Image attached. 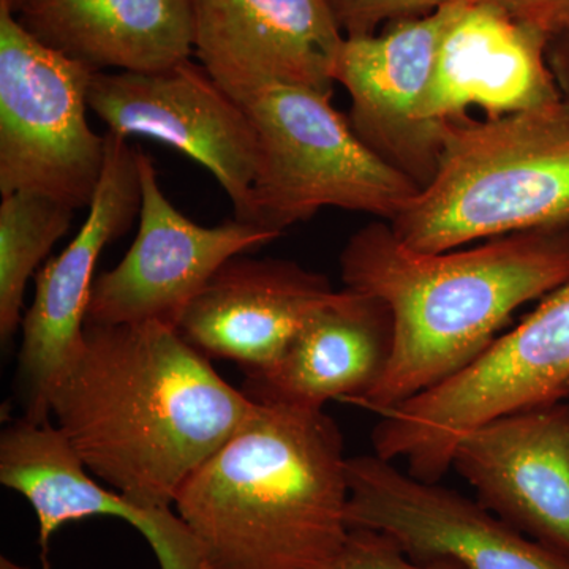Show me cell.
Listing matches in <instances>:
<instances>
[{
  "instance_id": "6da1fadb",
  "label": "cell",
  "mask_w": 569,
  "mask_h": 569,
  "mask_svg": "<svg viewBox=\"0 0 569 569\" xmlns=\"http://www.w3.org/2000/svg\"><path fill=\"white\" fill-rule=\"evenodd\" d=\"M257 402L162 323L84 325L50 415L86 468L134 503L174 508Z\"/></svg>"
},
{
  "instance_id": "7a4b0ae2",
  "label": "cell",
  "mask_w": 569,
  "mask_h": 569,
  "mask_svg": "<svg viewBox=\"0 0 569 569\" xmlns=\"http://www.w3.org/2000/svg\"><path fill=\"white\" fill-rule=\"evenodd\" d=\"M340 269L346 288L380 299L395 323L387 372L353 403L381 417L473 365L519 307L569 282V223L422 253L377 220L348 239Z\"/></svg>"
},
{
  "instance_id": "3957f363",
  "label": "cell",
  "mask_w": 569,
  "mask_h": 569,
  "mask_svg": "<svg viewBox=\"0 0 569 569\" xmlns=\"http://www.w3.org/2000/svg\"><path fill=\"white\" fill-rule=\"evenodd\" d=\"M343 437L325 410L257 403L174 501L204 569H329L346 545Z\"/></svg>"
},
{
  "instance_id": "277c9868",
  "label": "cell",
  "mask_w": 569,
  "mask_h": 569,
  "mask_svg": "<svg viewBox=\"0 0 569 569\" xmlns=\"http://www.w3.org/2000/svg\"><path fill=\"white\" fill-rule=\"evenodd\" d=\"M388 223L422 253L569 223L568 104L448 122L436 176Z\"/></svg>"
},
{
  "instance_id": "5b68a950",
  "label": "cell",
  "mask_w": 569,
  "mask_h": 569,
  "mask_svg": "<svg viewBox=\"0 0 569 569\" xmlns=\"http://www.w3.org/2000/svg\"><path fill=\"white\" fill-rule=\"evenodd\" d=\"M244 107L258 137L249 223L283 234L323 208L391 222L417 197V183L359 140L331 97L272 84Z\"/></svg>"
},
{
  "instance_id": "8992f818",
  "label": "cell",
  "mask_w": 569,
  "mask_h": 569,
  "mask_svg": "<svg viewBox=\"0 0 569 569\" xmlns=\"http://www.w3.org/2000/svg\"><path fill=\"white\" fill-rule=\"evenodd\" d=\"M569 389V282L526 320L497 337L458 376L381 415L373 451L403 459L408 473L438 482L452 466L456 441L479 425L567 399Z\"/></svg>"
},
{
  "instance_id": "52a82bcc",
  "label": "cell",
  "mask_w": 569,
  "mask_h": 569,
  "mask_svg": "<svg viewBox=\"0 0 569 569\" xmlns=\"http://www.w3.org/2000/svg\"><path fill=\"white\" fill-rule=\"evenodd\" d=\"M97 71L52 50L0 9V193L28 190L89 208L107 162V134L88 121Z\"/></svg>"
},
{
  "instance_id": "ba28073f",
  "label": "cell",
  "mask_w": 569,
  "mask_h": 569,
  "mask_svg": "<svg viewBox=\"0 0 569 569\" xmlns=\"http://www.w3.org/2000/svg\"><path fill=\"white\" fill-rule=\"evenodd\" d=\"M89 110L107 123L108 132L164 142L200 163L230 198L234 219L249 223L257 130L244 104L201 63L187 59L148 73L97 71Z\"/></svg>"
},
{
  "instance_id": "9c48e42d",
  "label": "cell",
  "mask_w": 569,
  "mask_h": 569,
  "mask_svg": "<svg viewBox=\"0 0 569 569\" xmlns=\"http://www.w3.org/2000/svg\"><path fill=\"white\" fill-rule=\"evenodd\" d=\"M140 224L126 257L93 280L86 323H162L178 329L187 307L228 260L269 244L280 233L228 220L194 223L163 193L151 157L138 152Z\"/></svg>"
},
{
  "instance_id": "30bf717a",
  "label": "cell",
  "mask_w": 569,
  "mask_h": 569,
  "mask_svg": "<svg viewBox=\"0 0 569 569\" xmlns=\"http://www.w3.org/2000/svg\"><path fill=\"white\" fill-rule=\"evenodd\" d=\"M138 152L127 138L107 133V162L84 223L37 272L36 296L22 317L17 377L24 418L33 422L51 418L52 389L80 353L100 254L140 217Z\"/></svg>"
},
{
  "instance_id": "8fae6325",
  "label": "cell",
  "mask_w": 569,
  "mask_h": 569,
  "mask_svg": "<svg viewBox=\"0 0 569 569\" xmlns=\"http://www.w3.org/2000/svg\"><path fill=\"white\" fill-rule=\"evenodd\" d=\"M350 529L387 533L411 560L466 569H569V561L520 533L479 501L402 473L377 455L347 460Z\"/></svg>"
},
{
  "instance_id": "7c38bea8",
  "label": "cell",
  "mask_w": 569,
  "mask_h": 569,
  "mask_svg": "<svg viewBox=\"0 0 569 569\" xmlns=\"http://www.w3.org/2000/svg\"><path fill=\"white\" fill-rule=\"evenodd\" d=\"M456 3L380 33L346 37L332 67L335 82L350 96L348 122L359 140L419 190L437 173L445 130L421 121L419 107Z\"/></svg>"
},
{
  "instance_id": "4fadbf2b",
  "label": "cell",
  "mask_w": 569,
  "mask_h": 569,
  "mask_svg": "<svg viewBox=\"0 0 569 569\" xmlns=\"http://www.w3.org/2000/svg\"><path fill=\"white\" fill-rule=\"evenodd\" d=\"M193 51L246 104L272 84L332 97L343 36L328 0H192Z\"/></svg>"
},
{
  "instance_id": "5bb4252c",
  "label": "cell",
  "mask_w": 569,
  "mask_h": 569,
  "mask_svg": "<svg viewBox=\"0 0 569 569\" xmlns=\"http://www.w3.org/2000/svg\"><path fill=\"white\" fill-rule=\"evenodd\" d=\"M479 503L569 561V400L515 411L456 441L452 466Z\"/></svg>"
},
{
  "instance_id": "9a60e30c",
  "label": "cell",
  "mask_w": 569,
  "mask_h": 569,
  "mask_svg": "<svg viewBox=\"0 0 569 569\" xmlns=\"http://www.w3.org/2000/svg\"><path fill=\"white\" fill-rule=\"evenodd\" d=\"M549 36L486 0H458L436 56L419 118L443 130L470 108L485 119L560 103Z\"/></svg>"
},
{
  "instance_id": "2e32d148",
  "label": "cell",
  "mask_w": 569,
  "mask_h": 569,
  "mask_svg": "<svg viewBox=\"0 0 569 569\" xmlns=\"http://www.w3.org/2000/svg\"><path fill=\"white\" fill-rule=\"evenodd\" d=\"M89 473L50 419L21 418L0 436V482L31 503L43 552L66 523L111 516L140 531L160 569H204L197 538L173 508L142 507L104 489Z\"/></svg>"
},
{
  "instance_id": "e0dca14e",
  "label": "cell",
  "mask_w": 569,
  "mask_h": 569,
  "mask_svg": "<svg viewBox=\"0 0 569 569\" xmlns=\"http://www.w3.org/2000/svg\"><path fill=\"white\" fill-rule=\"evenodd\" d=\"M335 288L293 261L238 254L187 307L178 332L206 358L238 362L246 373L274 365Z\"/></svg>"
},
{
  "instance_id": "ac0fdd59",
  "label": "cell",
  "mask_w": 569,
  "mask_h": 569,
  "mask_svg": "<svg viewBox=\"0 0 569 569\" xmlns=\"http://www.w3.org/2000/svg\"><path fill=\"white\" fill-rule=\"evenodd\" d=\"M392 350L388 306L343 288L310 313L274 365L246 373L244 392L257 403L305 410L355 403L385 376Z\"/></svg>"
},
{
  "instance_id": "d6986e66",
  "label": "cell",
  "mask_w": 569,
  "mask_h": 569,
  "mask_svg": "<svg viewBox=\"0 0 569 569\" xmlns=\"http://www.w3.org/2000/svg\"><path fill=\"white\" fill-rule=\"evenodd\" d=\"M17 17L52 50L96 71L170 69L193 51L192 0H32Z\"/></svg>"
},
{
  "instance_id": "ffe728a7",
  "label": "cell",
  "mask_w": 569,
  "mask_h": 569,
  "mask_svg": "<svg viewBox=\"0 0 569 569\" xmlns=\"http://www.w3.org/2000/svg\"><path fill=\"white\" fill-rule=\"evenodd\" d=\"M71 206L39 192L3 194L0 203V337L9 342L22 323L26 287L52 247L70 230Z\"/></svg>"
},
{
  "instance_id": "44dd1931",
  "label": "cell",
  "mask_w": 569,
  "mask_h": 569,
  "mask_svg": "<svg viewBox=\"0 0 569 569\" xmlns=\"http://www.w3.org/2000/svg\"><path fill=\"white\" fill-rule=\"evenodd\" d=\"M455 0H328L346 37H366L391 22L433 13Z\"/></svg>"
},
{
  "instance_id": "7402d4cb",
  "label": "cell",
  "mask_w": 569,
  "mask_h": 569,
  "mask_svg": "<svg viewBox=\"0 0 569 569\" xmlns=\"http://www.w3.org/2000/svg\"><path fill=\"white\" fill-rule=\"evenodd\" d=\"M329 569H466L452 560L418 563L387 533L350 529L346 545Z\"/></svg>"
},
{
  "instance_id": "603a6c76",
  "label": "cell",
  "mask_w": 569,
  "mask_h": 569,
  "mask_svg": "<svg viewBox=\"0 0 569 569\" xmlns=\"http://www.w3.org/2000/svg\"><path fill=\"white\" fill-rule=\"evenodd\" d=\"M486 2L496 3L519 21L533 26L549 37L569 22V0H486Z\"/></svg>"
},
{
  "instance_id": "cb8c5ba5",
  "label": "cell",
  "mask_w": 569,
  "mask_h": 569,
  "mask_svg": "<svg viewBox=\"0 0 569 569\" xmlns=\"http://www.w3.org/2000/svg\"><path fill=\"white\" fill-rule=\"evenodd\" d=\"M548 63L556 78L561 99L569 107V22L549 37Z\"/></svg>"
},
{
  "instance_id": "d4e9b609",
  "label": "cell",
  "mask_w": 569,
  "mask_h": 569,
  "mask_svg": "<svg viewBox=\"0 0 569 569\" xmlns=\"http://www.w3.org/2000/svg\"><path fill=\"white\" fill-rule=\"evenodd\" d=\"M32 0H0V9L9 10L10 13L20 14Z\"/></svg>"
},
{
  "instance_id": "484cf974",
  "label": "cell",
  "mask_w": 569,
  "mask_h": 569,
  "mask_svg": "<svg viewBox=\"0 0 569 569\" xmlns=\"http://www.w3.org/2000/svg\"><path fill=\"white\" fill-rule=\"evenodd\" d=\"M567 399L569 400V389H568V395H567Z\"/></svg>"
}]
</instances>
